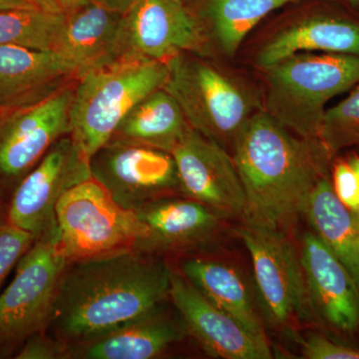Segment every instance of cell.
<instances>
[{"mask_svg":"<svg viewBox=\"0 0 359 359\" xmlns=\"http://www.w3.org/2000/svg\"><path fill=\"white\" fill-rule=\"evenodd\" d=\"M172 269L131 250L68 264L48 330L67 344L109 332L170 301Z\"/></svg>","mask_w":359,"mask_h":359,"instance_id":"1","label":"cell"},{"mask_svg":"<svg viewBox=\"0 0 359 359\" xmlns=\"http://www.w3.org/2000/svg\"><path fill=\"white\" fill-rule=\"evenodd\" d=\"M233 157L245 194L244 223L285 233L330 174L334 156L320 139L294 136L259 111L238 135Z\"/></svg>","mask_w":359,"mask_h":359,"instance_id":"2","label":"cell"},{"mask_svg":"<svg viewBox=\"0 0 359 359\" xmlns=\"http://www.w3.org/2000/svg\"><path fill=\"white\" fill-rule=\"evenodd\" d=\"M164 61L117 59L76 79L69 136L86 159L112 138L125 115L144 97L164 88Z\"/></svg>","mask_w":359,"mask_h":359,"instance_id":"3","label":"cell"},{"mask_svg":"<svg viewBox=\"0 0 359 359\" xmlns=\"http://www.w3.org/2000/svg\"><path fill=\"white\" fill-rule=\"evenodd\" d=\"M266 71V112L295 135L320 139L328 101L359 82V57L306 52Z\"/></svg>","mask_w":359,"mask_h":359,"instance_id":"4","label":"cell"},{"mask_svg":"<svg viewBox=\"0 0 359 359\" xmlns=\"http://www.w3.org/2000/svg\"><path fill=\"white\" fill-rule=\"evenodd\" d=\"M167 65L169 76L164 89L179 104L191 128L233 151L241 130L256 112L247 90L189 52L169 59Z\"/></svg>","mask_w":359,"mask_h":359,"instance_id":"5","label":"cell"},{"mask_svg":"<svg viewBox=\"0 0 359 359\" xmlns=\"http://www.w3.org/2000/svg\"><path fill=\"white\" fill-rule=\"evenodd\" d=\"M57 243L68 263L135 250L140 226L93 178L73 187L56 208Z\"/></svg>","mask_w":359,"mask_h":359,"instance_id":"6","label":"cell"},{"mask_svg":"<svg viewBox=\"0 0 359 359\" xmlns=\"http://www.w3.org/2000/svg\"><path fill=\"white\" fill-rule=\"evenodd\" d=\"M76 79L27 102L0 110V201L9 200L51 146L70 133Z\"/></svg>","mask_w":359,"mask_h":359,"instance_id":"7","label":"cell"},{"mask_svg":"<svg viewBox=\"0 0 359 359\" xmlns=\"http://www.w3.org/2000/svg\"><path fill=\"white\" fill-rule=\"evenodd\" d=\"M68 263L57 235L35 241L0 294V351L9 353L32 335L48 330Z\"/></svg>","mask_w":359,"mask_h":359,"instance_id":"8","label":"cell"},{"mask_svg":"<svg viewBox=\"0 0 359 359\" xmlns=\"http://www.w3.org/2000/svg\"><path fill=\"white\" fill-rule=\"evenodd\" d=\"M237 233L249 250L266 320L276 327L314 318L301 259L285 231L244 224Z\"/></svg>","mask_w":359,"mask_h":359,"instance_id":"9","label":"cell"},{"mask_svg":"<svg viewBox=\"0 0 359 359\" xmlns=\"http://www.w3.org/2000/svg\"><path fill=\"white\" fill-rule=\"evenodd\" d=\"M92 178L90 161L69 135L56 141L14 191L7 205V223L35 241L57 235L56 208L73 187Z\"/></svg>","mask_w":359,"mask_h":359,"instance_id":"10","label":"cell"},{"mask_svg":"<svg viewBox=\"0 0 359 359\" xmlns=\"http://www.w3.org/2000/svg\"><path fill=\"white\" fill-rule=\"evenodd\" d=\"M90 170L92 178L127 211L182 196L173 155L159 149L110 140L92 156Z\"/></svg>","mask_w":359,"mask_h":359,"instance_id":"11","label":"cell"},{"mask_svg":"<svg viewBox=\"0 0 359 359\" xmlns=\"http://www.w3.org/2000/svg\"><path fill=\"white\" fill-rule=\"evenodd\" d=\"M202 28L183 0H135L122 15L116 37L117 59L164 61L198 51Z\"/></svg>","mask_w":359,"mask_h":359,"instance_id":"12","label":"cell"},{"mask_svg":"<svg viewBox=\"0 0 359 359\" xmlns=\"http://www.w3.org/2000/svg\"><path fill=\"white\" fill-rule=\"evenodd\" d=\"M172 155L183 197L207 205L224 219H244V187L226 149L190 127Z\"/></svg>","mask_w":359,"mask_h":359,"instance_id":"13","label":"cell"},{"mask_svg":"<svg viewBox=\"0 0 359 359\" xmlns=\"http://www.w3.org/2000/svg\"><path fill=\"white\" fill-rule=\"evenodd\" d=\"M134 212L140 226L135 250L158 257L205 247L224 221L207 205L183 196L154 201Z\"/></svg>","mask_w":359,"mask_h":359,"instance_id":"14","label":"cell"},{"mask_svg":"<svg viewBox=\"0 0 359 359\" xmlns=\"http://www.w3.org/2000/svg\"><path fill=\"white\" fill-rule=\"evenodd\" d=\"M170 301L205 353L224 359H269L268 339L250 334L215 306L180 273L172 269Z\"/></svg>","mask_w":359,"mask_h":359,"instance_id":"15","label":"cell"},{"mask_svg":"<svg viewBox=\"0 0 359 359\" xmlns=\"http://www.w3.org/2000/svg\"><path fill=\"white\" fill-rule=\"evenodd\" d=\"M299 259L314 318L342 334L359 332V290L346 266L313 231L304 233Z\"/></svg>","mask_w":359,"mask_h":359,"instance_id":"16","label":"cell"},{"mask_svg":"<svg viewBox=\"0 0 359 359\" xmlns=\"http://www.w3.org/2000/svg\"><path fill=\"white\" fill-rule=\"evenodd\" d=\"M187 334L178 311L175 316L164 304L109 332L68 344V359H153L182 341Z\"/></svg>","mask_w":359,"mask_h":359,"instance_id":"17","label":"cell"},{"mask_svg":"<svg viewBox=\"0 0 359 359\" xmlns=\"http://www.w3.org/2000/svg\"><path fill=\"white\" fill-rule=\"evenodd\" d=\"M77 77L76 67L58 52L0 45V110L27 102Z\"/></svg>","mask_w":359,"mask_h":359,"instance_id":"18","label":"cell"},{"mask_svg":"<svg viewBox=\"0 0 359 359\" xmlns=\"http://www.w3.org/2000/svg\"><path fill=\"white\" fill-rule=\"evenodd\" d=\"M313 51L359 57V18L332 11L309 16L264 45L257 63L266 70L294 54Z\"/></svg>","mask_w":359,"mask_h":359,"instance_id":"19","label":"cell"},{"mask_svg":"<svg viewBox=\"0 0 359 359\" xmlns=\"http://www.w3.org/2000/svg\"><path fill=\"white\" fill-rule=\"evenodd\" d=\"M122 15L91 0L68 9L55 51L76 67L78 77L115 60Z\"/></svg>","mask_w":359,"mask_h":359,"instance_id":"20","label":"cell"},{"mask_svg":"<svg viewBox=\"0 0 359 359\" xmlns=\"http://www.w3.org/2000/svg\"><path fill=\"white\" fill-rule=\"evenodd\" d=\"M179 271L201 294L248 332L268 339L252 292L237 269L215 259L192 257L182 262Z\"/></svg>","mask_w":359,"mask_h":359,"instance_id":"21","label":"cell"},{"mask_svg":"<svg viewBox=\"0 0 359 359\" xmlns=\"http://www.w3.org/2000/svg\"><path fill=\"white\" fill-rule=\"evenodd\" d=\"M304 215L313 233L346 266L359 290V214L340 202L330 174L314 186Z\"/></svg>","mask_w":359,"mask_h":359,"instance_id":"22","label":"cell"},{"mask_svg":"<svg viewBox=\"0 0 359 359\" xmlns=\"http://www.w3.org/2000/svg\"><path fill=\"white\" fill-rule=\"evenodd\" d=\"M190 129L179 104L164 88L144 97L125 115L110 140L173 152Z\"/></svg>","mask_w":359,"mask_h":359,"instance_id":"23","label":"cell"},{"mask_svg":"<svg viewBox=\"0 0 359 359\" xmlns=\"http://www.w3.org/2000/svg\"><path fill=\"white\" fill-rule=\"evenodd\" d=\"M299 0H207V9L219 46L235 55L245 36L271 11Z\"/></svg>","mask_w":359,"mask_h":359,"instance_id":"24","label":"cell"},{"mask_svg":"<svg viewBox=\"0 0 359 359\" xmlns=\"http://www.w3.org/2000/svg\"><path fill=\"white\" fill-rule=\"evenodd\" d=\"M65 20L66 13H48L39 8L0 11V45L55 51Z\"/></svg>","mask_w":359,"mask_h":359,"instance_id":"25","label":"cell"},{"mask_svg":"<svg viewBox=\"0 0 359 359\" xmlns=\"http://www.w3.org/2000/svg\"><path fill=\"white\" fill-rule=\"evenodd\" d=\"M318 138L334 157L359 146V82L344 100L325 110Z\"/></svg>","mask_w":359,"mask_h":359,"instance_id":"26","label":"cell"},{"mask_svg":"<svg viewBox=\"0 0 359 359\" xmlns=\"http://www.w3.org/2000/svg\"><path fill=\"white\" fill-rule=\"evenodd\" d=\"M34 242L35 238L27 231L8 223L0 226V285Z\"/></svg>","mask_w":359,"mask_h":359,"instance_id":"27","label":"cell"},{"mask_svg":"<svg viewBox=\"0 0 359 359\" xmlns=\"http://www.w3.org/2000/svg\"><path fill=\"white\" fill-rule=\"evenodd\" d=\"M68 344L52 337L48 332H39L25 340L18 349L16 359H68Z\"/></svg>","mask_w":359,"mask_h":359,"instance_id":"28","label":"cell"},{"mask_svg":"<svg viewBox=\"0 0 359 359\" xmlns=\"http://www.w3.org/2000/svg\"><path fill=\"white\" fill-rule=\"evenodd\" d=\"M302 354L309 359H359V348L313 334L302 342Z\"/></svg>","mask_w":359,"mask_h":359,"instance_id":"29","label":"cell"},{"mask_svg":"<svg viewBox=\"0 0 359 359\" xmlns=\"http://www.w3.org/2000/svg\"><path fill=\"white\" fill-rule=\"evenodd\" d=\"M332 182L340 202L347 209L359 214V178L346 161L335 163Z\"/></svg>","mask_w":359,"mask_h":359,"instance_id":"30","label":"cell"},{"mask_svg":"<svg viewBox=\"0 0 359 359\" xmlns=\"http://www.w3.org/2000/svg\"><path fill=\"white\" fill-rule=\"evenodd\" d=\"M33 6L41 11H48L53 13H65L68 9L61 0H28Z\"/></svg>","mask_w":359,"mask_h":359,"instance_id":"31","label":"cell"},{"mask_svg":"<svg viewBox=\"0 0 359 359\" xmlns=\"http://www.w3.org/2000/svg\"><path fill=\"white\" fill-rule=\"evenodd\" d=\"M91 1L96 2L116 13L124 14L134 4L135 0H91Z\"/></svg>","mask_w":359,"mask_h":359,"instance_id":"32","label":"cell"},{"mask_svg":"<svg viewBox=\"0 0 359 359\" xmlns=\"http://www.w3.org/2000/svg\"><path fill=\"white\" fill-rule=\"evenodd\" d=\"M33 8H37V7L33 6L28 0H0V11Z\"/></svg>","mask_w":359,"mask_h":359,"instance_id":"33","label":"cell"},{"mask_svg":"<svg viewBox=\"0 0 359 359\" xmlns=\"http://www.w3.org/2000/svg\"><path fill=\"white\" fill-rule=\"evenodd\" d=\"M337 1L359 15V0H337Z\"/></svg>","mask_w":359,"mask_h":359,"instance_id":"34","label":"cell"},{"mask_svg":"<svg viewBox=\"0 0 359 359\" xmlns=\"http://www.w3.org/2000/svg\"><path fill=\"white\" fill-rule=\"evenodd\" d=\"M346 162L348 163L349 166L351 167V169L355 172V174L358 175L359 178V156L353 155L346 160Z\"/></svg>","mask_w":359,"mask_h":359,"instance_id":"35","label":"cell"},{"mask_svg":"<svg viewBox=\"0 0 359 359\" xmlns=\"http://www.w3.org/2000/svg\"><path fill=\"white\" fill-rule=\"evenodd\" d=\"M7 224V205L0 201V226Z\"/></svg>","mask_w":359,"mask_h":359,"instance_id":"36","label":"cell"},{"mask_svg":"<svg viewBox=\"0 0 359 359\" xmlns=\"http://www.w3.org/2000/svg\"><path fill=\"white\" fill-rule=\"evenodd\" d=\"M87 0H61L63 4L66 6V8L70 9L71 7L79 6V4H83Z\"/></svg>","mask_w":359,"mask_h":359,"instance_id":"37","label":"cell"}]
</instances>
